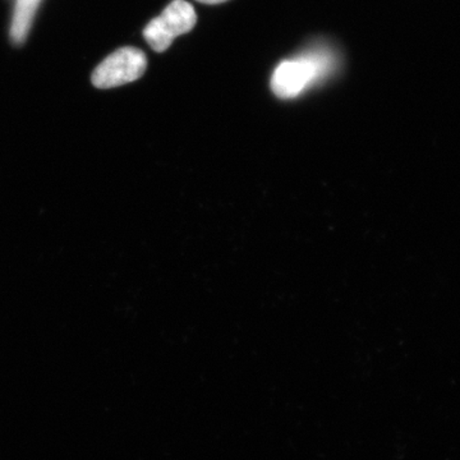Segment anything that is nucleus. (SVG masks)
Returning <instances> with one entry per match:
<instances>
[{"label":"nucleus","instance_id":"f257e3e1","mask_svg":"<svg viewBox=\"0 0 460 460\" xmlns=\"http://www.w3.org/2000/svg\"><path fill=\"white\" fill-rule=\"evenodd\" d=\"M330 62L328 54L320 51L284 60L272 75V93L280 99L296 98L326 75Z\"/></svg>","mask_w":460,"mask_h":460},{"label":"nucleus","instance_id":"f03ea898","mask_svg":"<svg viewBox=\"0 0 460 460\" xmlns=\"http://www.w3.org/2000/svg\"><path fill=\"white\" fill-rule=\"evenodd\" d=\"M198 22L195 8L186 0H172L159 17L145 27L144 36L151 49L162 53L178 36L190 32Z\"/></svg>","mask_w":460,"mask_h":460},{"label":"nucleus","instance_id":"7ed1b4c3","mask_svg":"<svg viewBox=\"0 0 460 460\" xmlns=\"http://www.w3.org/2000/svg\"><path fill=\"white\" fill-rule=\"evenodd\" d=\"M147 59L137 48H122L105 58L93 71V86L98 89H113L137 81L146 71Z\"/></svg>","mask_w":460,"mask_h":460},{"label":"nucleus","instance_id":"20e7f679","mask_svg":"<svg viewBox=\"0 0 460 460\" xmlns=\"http://www.w3.org/2000/svg\"><path fill=\"white\" fill-rule=\"evenodd\" d=\"M41 0H17L14 8L13 18H12L11 40L14 45H22L31 30L33 17L36 9Z\"/></svg>","mask_w":460,"mask_h":460},{"label":"nucleus","instance_id":"39448f33","mask_svg":"<svg viewBox=\"0 0 460 460\" xmlns=\"http://www.w3.org/2000/svg\"><path fill=\"white\" fill-rule=\"evenodd\" d=\"M199 3H205V4H220V3L228 2V0H198Z\"/></svg>","mask_w":460,"mask_h":460}]
</instances>
